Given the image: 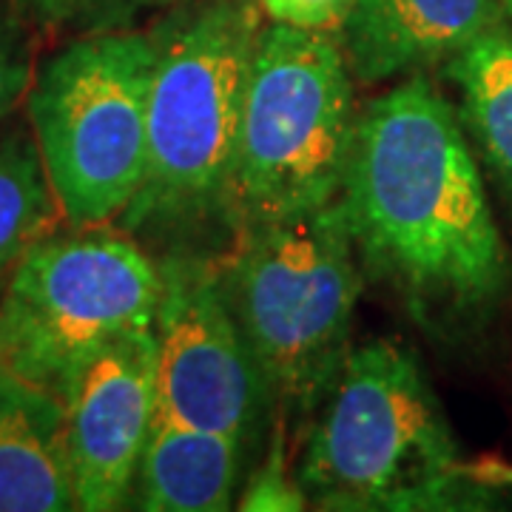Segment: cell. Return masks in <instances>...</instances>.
<instances>
[{"label":"cell","instance_id":"52a82bcc","mask_svg":"<svg viewBox=\"0 0 512 512\" xmlns=\"http://www.w3.org/2000/svg\"><path fill=\"white\" fill-rule=\"evenodd\" d=\"M160 265L126 234L77 228L35 242L0 296V365L60 396L89 353L151 328Z\"/></svg>","mask_w":512,"mask_h":512},{"label":"cell","instance_id":"5bb4252c","mask_svg":"<svg viewBox=\"0 0 512 512\" xmlns=\"http://www.w3.org/2000/svg\"><path fill=\"white\" fill-rule=\"evenodd\" d=\"M63 220L43 157L26 131L0 137V276Z\"/></svg>","mask_w":512,"mask_h":512},{"label":"cell","instance_id":"3957f363","mask_svg":"<svg viewBox=\"0 0 512 512\" xmlns=\"http://www.w3.org/2000/svg\"><path fill=\"white\" fill-rule=\"evenodd\" d=\"M220 279L265 393L296 410L325 402L362 293L342 202L242 225Z\"/></svg>","mask_w":512,"mask_h":512},{"label":"cell","instance_id":"9c48e42d","mask_svg":"<svg viewBox=\"0 0 512 512\" xmlns=\"http://www.w3.org/2000/svg\"><path fill=\"white\" fill-rule=\"evenodd\" d=\"M60 399L77 510H123L157 419L154 330H128L89 353L66 379Z\"/></svg>","mask_w":512,"mask_h":512},{"label":"cell","instance_id":"e0dca14e","mask_svg":"<svg viewBox=\"0 0 512 512\" xmlns=\"http://www.w3.org/2000/svg\"><path fill=\"white\" fill-rule=\"evenodd\" d=\"M271 23L339 35L356 0H256Z\"/></svg>","mask_w":512,"mask_h":512},{"label":"cell","instance_id":"9a60e30c","mask_svg":"<svg viewBox=\"0 0 512 512\" xmlns=\"http://www.w3.org/2000/svg\"><path fill=\"white\" fill-rule=\"evenodd\" d=\"M308 507L305 490L285 456V436L276 424L274 441L265 461L254 470L245 493L239 498V510L245 512H299Z\"/></svg>","mask_w":512,"mask_h":512},{"label":"cell","instance_id":"2e32d148","mask_svg":"<svg viewBox=\"0 0 512 512\" xmlns=\"http://www.w3.org/2000/svg\"><path fill=\"white\" fill-rule=\"evenodd\" d=\"M32 77L35 69L18 23L6 12H0V120L26 100Z\"/></svg>","mask_w":512,"mask_h":512},{"label":"cell","instance_id":"277c9868","mask_svg":"<svg viewBox=\"0 0 512 512\" xmlns=\"http://www.w3.org/2000/svg\"><path fill=\"white\" fill-rule=\"evenodd\" d=\"M356 123L353 74L339 35L262 26L222 208L242 228L336 202Z\"/></svg>","mask_w":512,"mask_h":512},{"label":"cell","instance_id":"8992f818","mask_svg":"<svg viewBox=\"0 0 512 512\" xmlns=\"http://www.w3.org/2000/svg\"><path fill=\"white\" fill-rule=\"evenodd\" d=\"M154 55L151 32L94 29L32 77V137L72 228L120 220L146 180Z\"/></svg>","mask_w":512,"mask_h":512},{"label":"cell","instance_id":"d6986e66","mask_svg":"<svg viewBox=\"0 0 512 512\" xmlns=\"http://www.w3.org/2000/svg\"><path fill=\"white\" fill-rule=\"evenodd\" d=\"M40 23L46 26H63L86 15L89 0H20Z\"/></svg>","mask_w":512,"mask_h":512},{"label":"cell","instance_id":"44dd1931","mask_svg":"<svg viewBox=\"0 0 512 512\" xmlns=\"http://www.w3.org/2000/svg\"><path fill=\"white\" fill-rule=\"evenodd\" d=\"M498 6H501V15H504V20L512 26V0H498Z\"/></svg>","mask_w":512,"mask_h":512},{"label":"cell","instance_id":"5b68a950","mask_svg":"<svg viewBox=\"0 0 512 512\" xmlns=\"http://www.w3.org/2000/svg\"><path fill=\"white\" fill-rule=\"evenodd\" d=\"M259 29L248 0H197L151 32L146 180L120 225L137 231L222 208Z\"/></svg>","mask_w":512,"mask_h":512},{"label":"cell","instance_id":"ac0fdd59","mask_svg":"<svg viewBox=\"0 0 512 512\" xmlns=\"http://www.w3.org/2000/svg\"><path fill=\"white\" fill-rule=\"evenodd\" d=\"M171 0H89L83 18L92 23L94 29H126L134 18L143 12L168 6Z\"/></svg>","mask_w":512,"mask_h":512},{"label":"cell","instance_id":"ffe728a7","mask_svg":"<svg viewBox=\"0 0 512 512\" xmlns=\"http://www.w3.org/2000/svg\"><path fill=\"white\" fill-rule=\"evenodd\" d=\"M467 476H473L476 481H493V484H507V487H512V467L498 464V461H484L478 467H467Z\"/></svg>","mask_w":512,"mask_h":512},{"label":"cell","instance_id":"6da1fadb","mask_svg":"<svg viewBox=\"0 0 512 512\" xmlns=\"http://www.w3.org/2000/svg\"><path fill=\"white\" fill-rule=\"evenodd\" d=\"M339 202L356 251L410 296L478 308L510 282L473 143L424 74L359 114Z\"/></svg>","mask_w":512,"mask_h":512},{"label":"cell","instance_id":"7a4b0ae2","mask_svg":"<svg viewBox=\"0 0 512 512\" xmlns=\"http://www.w3.org/2000/svg\"><path fill=\"white\" fill-rule=\"evenodd\" d=\"M296 478L319 510L453 507L467 467L410 350L390 339L350 348Z\"/></svg>","mask_w":512,"mask_h":512},{"label":"cell","instance_id":"30bf717a","mask_svg":"<svg viewBox=\"0 0 512 512\" xmlns=\"http://www.w3.org/2000/svg\"><path fill=\"white\" fill-rule=\"evenodd\" d=\"M498 23V0H356L339 43L353 80L384 83L450 63Z\"/></svg>","mask_w":512,"mask_h":512},{"label":"cell","instance_id":"7c38bea8","mask_svg":"<svg viewBox=\"0 0 512 512\" xmlns=\"http://www.w3.org/2000/svg\"><path fill=\"white\" fill-rule=\"evenodd\" d=\"M242 441L225 433L154 419L131 501L146 512L231 510Z\"/></svg>","mask_w":512,"mask_h":512},{"label":"cell","instance_id":"4fadbf2b","mask_svg":"<svg viewBox=\"0 0 512 512\" xmlns=\"http://www.w3.org/2000/svg\"><path fill=\"white\" fill-rule=\"evenodd\" d=\"M444 66L458 89L461 126L512 194V26L498 23Z\"/></svg>","mask_w":512,"mask_h":512},{"label":"cell","instance_id":"ba28073f","mask_svg":"<svg viewBox=\"0 0 512 512\" xmlns=\"http://www.w3.org/2000/svg\"><path fill=\"white\" fill-rule=\"evenodd\" d=\"M157 265V416L245 441L268 393L225 299L220 265L188 256Z\"/></svg>","mask_w":512,"mask_h":512},{"label":"cell","instance_id":"8fae6325","mask_svg":"<svg viewBox=\"0 0 512 512\" xmlns=\"http://www.w3.org/2000/svg\"><path fill=\"white\" fill-rule=\"evenodd\" d=\"M77 510L63 399L0 365V512Z\"/></svg>","mask_w":512,"mask_h":512}]
</instances>
